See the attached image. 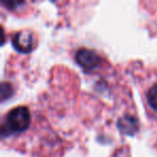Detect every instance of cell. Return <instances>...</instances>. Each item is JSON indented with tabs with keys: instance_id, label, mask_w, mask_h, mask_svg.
Here are the masks:
<instances>
[{
	"instance_id": "obj_5",
	"label": "cell",
	"mask_w": 157,
	"mask_h": 157,
	"mask_svg": "<svg viewBox=\"0 0 157 157\" xmlns=\"http://www.w3.org/2000/svg\"><path fill=\"white\" fill-rule=\"evenodd\" d=\"M13 87L9 83H0V102L7 100L13 95Z\"/></svg>"
},
{
	"instance_id": "obj_4",
	"label": "cell",
	"mask_w": 157,
	"mask_h": 157,
	"mask_svg": "<svg viewBox=\"0 0 157 157\" xmlns=\"http://www.w3.org/2000/svg\"><path fill=\"white\" fill-rule=\"evenodd\" d=\"M118 127L124 133L127 135H133L137 131L138 122L132 116H124L118 123Z\"/></svg>"
},
{
	"instance_id": "obj_1",
	"label": "cell",
	"mask_w": 157,
	"mask_h": 157,
	"mask_svg": "<svg viewBox=\"0 0 157 157\" xmlns=\"http://www.w3.org/2000/svg\"><path fill=\"white\" fill-rule=\"evenodd\" d=\"M30 125V112L26 107H17L11 110L7 115L6 124L0 127V133L10 135L13 132H23Z\"/></svg>"
},
{
	"instance_id": "obj_3",
	"label": "cell",
	"mask_w": 157,
	"mask_h": 157,
	"mask_svg": "<svg viewBox=\"0 0 157 157\" xmlns=\"http://www.w3.org/2000/svg\"><path fill=\"white\" fill-rule=\"evenodd\" d=\"M13 46L22 53H28L33 48V36L30 31L22 30L14 35L12 39Z\"/></svg>"
},
{
	"instance_id": "obj_7",
	"label": "cell",
	"mask_w": 157,
	"mask_h": 157,
	"mask_svg": "<svg viewBox=\"0 0 157 157\" xmlns=\"http://www.w3.org/2000/svg\"><path fill=\"white\" fill-rule=\"evenodd\" d=\"M6 42V33H5V30L1 26H0V46L3 45Z\"/></svg>"
},
{
	"instance_id": "obj_2",
	"label": "cell",
	"mask_w": 157,
	"mask_h": 157,
	"mask_svg": "<svg viewBox=\"0 0 157 157\" xmlns=\"http://www.w3.org/2000/svg\"><path fill=\"white\" fill-rule=\"evenodd\" d=\"M76 63L85 70H92L96 68L100 63V57L96 52L88 48L78 50L75 55Z\"/></svg>"
},
{
	"instance_id": "obj_6",
	"label": "cell",
	"mask_w": 157,
	"mask_h": 157,
	"mask_svg": "<svg viewBox=\"0 0 157 157\" xmlns=\"http://www.w3.org/2000/svg\"><path fill=\"white\" fill-rule=\"evenodd\" d=\"M147 102L153 110L157 111V84L153 85L147 93Z\"/></svg>"
}]
</instances>
